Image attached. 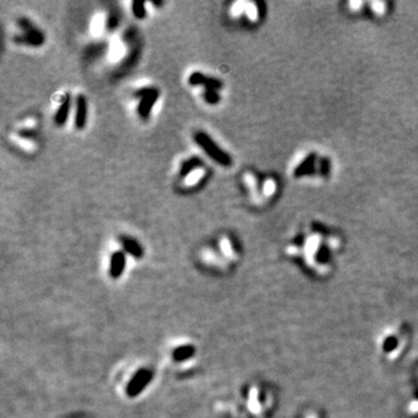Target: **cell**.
I'll use <instances>...</instances> for the list:
<instances>
[{
  "label": "cell",
  "mask_w": 418,
  "mask_h": 418,
  "mask_svg": "<svg viewBox=\"0 0 418 418\" xmlns=\"http://www.w3.org/2000/svg\"><path fill=\"white\" fill-rule=\"evenodd\" d=\"M194 142H195L202 151L208 156L210 160L216 161L219 165L222 166H230L231 165V157L228 152L225 151L215 141L211 138L207 132L205 131H196L194 134Z\"/></svg>",
  "instance_id": "6da1fadb"
},
{
  "label": "cell",
  "mask_w": 418,
  "mask_h": 418,
  "mask_svg": "<svg viewBox=\"0 0 418 418\" xmlns=\"http://www.w3.org/2000/svg\"><path fill=\"white\" fill-rule=\"evenodd\" d=\"M135 96L140 98V104L137 106V114L142 119H148L156 101L160 98V90L156 87H143L135 92Z\"/></svg>",
  "instance_id": "7a4b0ae2"
},
{
  "label": "cell",
  "mask_w": 418,
  "mask_h": 418,
  "mask_svg": "<svg viewBox=\"0 0 418 418\" xmlns=\"http://www.w3.org/2000/svg\"><path fill=\"white\" fill-rule=\"evenodd\" d=\"M188 83L192 86H202L207 90H215L219 91L223 87V83L220 79L209 77L207 75H204L202 72H193L192 75L188 77Z\"/></svg>",
  "instance_id": "3957f363"
},
{
  "label": "cell",
  "mask_w": 418,
  "mask_h": 418,
  "mask_svg": "<svg viewBox=\"0 0 418 418\" xmlns=\"http://www.w3.org/2000/svg\"><path fill=\"white\" fill-rule=\"evenodd\" d=\"M87 122V101L84 94H79L76 99V115L75 127L77 129L85 128Z\"/></svg>",
  "instance_id": "277c9868"
},
{
  "label": "cell",
  "mask_w": 418,
  "mask_h": 418,
  "mask_svg": "<svg viewBox=\"0 0 418 418\" xmlns=\"http://www.w3.org/2000/svg\"><path fill=\"white\" fill-rule=\"evenodd\" d=\"M70 108H71V96L69 93H66L65 96L62 99V102L60 107L56 111V114L54 116L55 125L57 127H63L66 123L67 117L70 114Z\"/></svg>",
  "instance_id": "5b68a950"
},
{
  "label": "cell",
  "mask_w": 418,
  "mask_h": 418,
  "mask_svg": "<svg viewBox=\"0 0 418 418\" xmlns=\"http://www.w3.org/2000/svg\"><path fill=\"white\" fill-rule=\"evenodd\" d=\"M202 164H204V161H202L201 158L198 157V156L190 157L188 160L182 161L180 171H179V176H180L182 179L187 178L188 175H191L193 171H195L196 169H199L200 166H202Z\"/></svg>",
  "instance_id": "8992f818"
},
{
  "label": "cell",
  "mask_w": 418,
  "mask_h": 418,
  "mask_svg": "<svg viewBox=\"0 0 418 418\" xmlns=\"http://www.w3.org/2000/svg\"><path fill=\"white\" fill-rule=\"evenodd\" d=\"M126 265V258L122 252L116 251L111 257V275L116 278L122 273Z\"/></svg>",
  "instance_id": "52a82bcc"
},
{
  "label": "cell",
  "mask_w": 418,
  "mask_h": 418,
  "mask_svg": "<svg viewBox=\"0 0 418 418\" xmlns=\"http://www.w3.org/2000/svg\"><path fill=\"white\" fill-rule=\"evenodd\" d=\"M46 41L44 36H36V35H31V34H19L14 36V42L20 43V44H26V46L31 47H41Z\"/></svg>",
  "instance_id": "ba28073f"
},
{
  "label": "cell",
  "mask_w": 418,
  "mask_h": 418,
  "mask_svg": "<svg viewBox=\"0 0 418 418\" xmlns=\"http://www.w3.org/2000/svg\"><path fill=\"white\" fill-rule=\"evenodd\" d=\"M150 379V374L146 370H143V372H141L140 374H138L136 378L132 380L131 385H129L128 387V394L129 395L134 396L136 395L138 391H141V389L144 387V386L146 385V382H148V380Z\"/></svg>",
  "instance_id": "9c48e42d"
},
{
  "label": "cell",
  "mask_w": 418,
  "mask_h": 418,
  "mask_svg": "<svg viewBox=\"0 0 418 418\" xmlns=\"http://www.w3.org/2000/svg\"><path fill=\"white\" fill-rule=\"evenodd\" d=\"M120 241H121L123 249H125L127 252L130 253L131 256H134V257H136V258L142 257V255H143L142 246H141L140 244H138L136 241L134 240V238L122 236L121 238H120Z\"/></svg>",
  "instance_id": "30bf717a"
},
{
  "label": "cell",
  "mask_w": 418,
  "mask_h": 418,
  "mask_svg": "<svg viewBox=\"0 0 418 418\" xmlns=\"http://www.w3.org/2000/svg\"><path fill=\"white\" fill-rule=\"evenodd\" d=\"M16 23L17 26L22 29V33L36 35V36H44L43 32L40 31V29L37 28L36 26H35L34 23L28 19V17H25V16L19 17V19L16 20Z\"/></svg>",
  "instance_id": "8fae6325"
},
{
  "label": "cell",
  "mask_w": 418,
  "mask_h": 418,
  "mask_svg": "<svg viewBox=\"0 0 418 418\" xmlns=\"http://www.w3.org/2000/svg\"><path fill=\"white\" fill-rule=\"evenodd\" d=\"M131 11L134 16L138 20H142L146 16L145 4L143 1H132L131 2Z\"/></svg>",
  "instance_id": "7c38bea8"
},
{
  "label": "cell",
  "mask_w": 418,
  "mask_h": 418,
  "mask_svg": "<svg viewBox=\"0 0 418 418\" xmlns=\"http://www.w3.org/2000/svg\"><path fill=\"white\" fill-rule=\"evenodd\" d=\"M202 98L208 105H217L221 100V96L217 93V91L207 90V88H205L204 93H202Z\"/></svg>",
  "instance_id": "4fadbf2b"
},
{
  "label": "cell",
  "mask_w": 418,
  "mask_h": 418,
  "mask_svg": "<svg viewBox=\"0 0 418 418\" xmlns=\"http://www.w3.org/2000/svg\"><path fill=\"white\" fill-rule=\"evenodd\" d=\"M117 26H119V16L115 13H111L107 19V22H106V28H107L108 32H113L117 28Z\"/></svg>",
  "instance_id": "5bb4252c"
},
{
  "label": "cell",
  "mask_w": 418,
  "mask_h": 418,
  "mask_svg": "<svg viewBox=\"0 0 418 418\" xmlns=\"http://www.w3.org/2000/svg\"><path fill=\"white\" fill-rule=\"evenodd\" d=\"M193 350L191 349V347H181V349L177 350L175 353V358L179 359V360H181V359H185L187 357H190L191 354H192Z\"/></svg>",
  "instance_id": "9a60e30c"
},
{
  "label": "cell",
  "mask_w": 418,
  "mask_h": 418,
  "mask_svg": "<svg viewBox=\"0 0 418 418\" xmlns=\"http://www.w3.org/2000/svg\"><path fill=\"white\" fill-rule=\"evenodd\" d=\"M20 136L22 137H34L35 136V131L33 129H22V130H20Z\"/></svg>",
  "instance_id": "2e32d148"
},
{
  "label": "cell",
  "mask_w": 418,
  "mask_h": 418,
  "mask_svg": "<svg viewBox=\"0 0 418 418\" xmlns=\"http://www.w3.org/2000/svg\"><path fill=\"white\" fill-rule=\"evenodd\" d=\"M152 5H155V6H161V5H163V2H161V1H158V2L154 1V2H152Z\"/></svg>",
  "instance_id": "e0dca14e"
}]
</instances>
